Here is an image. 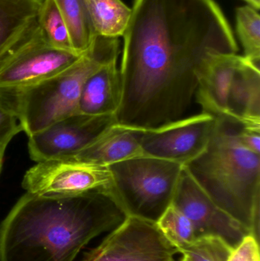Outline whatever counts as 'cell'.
<instances>
[{"instance_id": "obj_1", "label": "cell", "mask_w": 260, "mask_h": 261, "mask_svg": "<svg viewBox=\"0 0 260 261\" xmlns=\"http://www.w3.org/2000/svg\"><path fill=\"white\" fill-rule=\"evenodd\" d=\"M123 37L115 119L128 128H157L192 116L211 57L238 51L213 0H134Z\"/></svg>"}, {"instance_id": "obj_2", "label": "cell", "mask_w": 260, "mask_h": 261, "mask_svg": "<svg viewBox=\"0 0 260 261\" xmlns=\"http://www.w3.org/2000/svg\"><path fill=\"white\" fill-rule=\"evenodd\" d=\"M106 189L68 196L26 193L0 226V261H73L128 218Z\"/></svg>"}, {"instance_id": "obj_3", "label": "cell", "mask_w": 260, "mask_h": 261, "mask_svg": "<svg viewBox=\"0 0 260 261\" xmlns=\"http://www.w3.org/2000/svg\"><path fill=\"white\" fill-rule=\"evenodd\" d=\"M243 125L215 116L204 151L183 167L208 196L259 243L260 154L240 143L238 130Z\"/></svg>"}, {"instance_id": "obj_4", "label": "cell", "mask_w": 260, "mask_h": 261, "mask_svg": "<svg viewBox=\"0 0 260 261\" xmlns=\"http://www.w3.org/2000/svg\"><path fill=\"white\" fill-rule=\"evenodd\" d=\"M120 52L119 38L96 35L89 50L61 73L0 98L15 112L23 132L32 136L79 113V96L86 80L101 67L118 61Z\"/></svg>"}, {"instance_id": "obj_5", "label": "cell", "mask_w": 260, "mask_h": 261, "mask_svg": "<svg viewBox=\"0 0 260 261\" xmlns=\"http://www.w3.org/2000/svg\"><path fill=\"white\" fill-rule=\"evenodd\" d=\"M110 191L127 216L157 223L172 204L183 166L142 156L108 166Z\"/></svg>"}, {"instance_id": "obj_6", "label": "cell", "mask_w": 260, "mask_h": 261, "mask_svg": "<svg viewBox=\"0 0 260 261\" xmlns=\"http://www.w3.org/2000/svg\"><path fill=\"white\" fill-rule=\"evenodd\" d=\"M80 56L49 45L38 25L0 61V96L40 84L74 64Z\"/></svg>"}, {"instance_id": "obj_7", "label": "cell", "mask_w": 260, "mask_h": 261, "mask_svg": "<svg viewBox=\"0 0 260 261\" xmlns=\"http://www.w3.org/2000/svg\"><path fill=\"white\" fill-rule=\"evenodd\" d=\"M177 254L157 224L128 216L82 261H177Z\"/></svg>"}, {"instance_id": "obj_8", "label": "cell", "mask_w": 260, "mask_h": 261, "mask_svg": "<svg viewBox=\"0 0 260 261\" xmlns=\"http://www.w3.org/2000/svg\"><path fill=\"white\" fill-rule=\"evenodd\" d=\"M26 193L46 196L80 194L95 190H109L112 176L109 167L73 160L41 161L23 178Z\"/></svg>"}, {"instance_id": "obj_9", "label": "cell", "mask_w": 260, "mask_h": 261, "mask_svg": "<svg viewBox=\"0 0 260 261\" xmlns=\"http://www.w3.org/2000/svg\"><path fill=\"white\" fill-rule=\"evenodd\" d=\"M214 122V116L201 112L157 128L134 129L145 156L184 166L204 151Z\"/></svg>"}, {"instance_id": "obj_10", "label": "cell", "mask_w": 260, "mask_h": 261, "mask_svg": "<svg viewBox=\"0 0 260 261\" xmlns=\"http://www.w3.org/2000/svg\"><path fill=\"white\" fill-rule=\"evenodd\" d=\"M114 123V115H71L28 137L29 154L37 163L67 159L88 147Z\"/></svg>"}, {"instance_id": "obj_11", "label": "cell", "mask_w": 260, "mask_h": 261, "mask_svg": "<svg viewBox=\"0 0 260 261\" xmlns=\"http://www.w3.org/2000/svg\"><path fill=\"white\" fill-rule=\"evenodd\" d=\"M172 205L192 222L198 238H221L233 249L241 244L249 231L219 208L195 182L183 167L174 193Z\"/></svg>"}, {"instance_id": "obj_12", "label": "cell", "mask_w": 260, "mask_h": 261, "mask_svg": "<svg viewBox=\"0 0 260 261\" xmlns=\"http://www.w3.org/2000/svg\"><path fill=\"white\" fill-rule=\"evenodd\" d=\"M260 64L241 56L229 87L227 118L260 128Z\"/></svg>"}, {"instance_id": "obj_13", "label": "cell", "mask_w": 260, "mask_h": 261, "mask_svg": "<svg viewBox=\"0 0 260 261\" xmlns=\"http://www.w3.org/2000/svg\"><path fill=\"white\" fill-rule=\"evenodd\" d=\"M145 156L137 132L119 124H113L92 144L65 160L108 166L126 160Z\"/></svg>"}, {"instance_id": "obj_14", "label": "cell", "mask_w": 260, "mask_h": 261, "mask_svg": "<svg viewBox=\"0 0 260 261\" xmlns=\"http://www.w3.org/2000/svg\"><path fill=\"white\" fill-rule=\"evenodd\" d=\"M122 96L118 61L96 70L85 81L79 99V113L89 116H115Z\"/></svg>"}, {"instance_id": "obj_15", "label": "cell", "mask_w": 260, "mask_h": 261, "mask_svg": "<svg viewBox=\"0 0 260 261\" xmlns=\"http://www.w3.org/2000/svg\"><path fill=\"white\" fill-rule=\"evenodd\" d=\"M44 0H0V61L38 26Z\"/></svg>"}, {"instance_id": "obj_16", "label": "cell", "mask_w": 260, "mask_h": 261, "mask_svg": "<svg viewBox=\"0 0 260 261\" xmlns=\"http://www.w3.org/2000/svg\"><path fill=\"white\" fill-rule=\"evenodd\" d=\"M96 35L119 38L123 36L131 9L121 0H82Z\"/></svg>"}, {"instance_id": "obj_17", "label": "cell", "mask_w": 260, "mask_h": 261, "mask_svg": "<svg viewBox=\"0 0 260 261\" xmlns=\"http://www.w3.org/2000/svg\"><path fill=\"white\" fill-rule=\"evenodd\" d=\"M53 1L67 24L73 50L77 55H83L89 50L96 36L83 1Z\"/></svg>"}, {"instance_id": "obj_18", "label": "cell", "mask_w": 260, "mask_h": 261, "mask_svg": "<svg viewBox=\"0 0 260 261\" xmlns=\"http://www.w3.org/2000/svg\"><path fill=\"white\" fill-rule=\"evenodd\" d=\"M38 25L49 45L58 50L76 54L72 46L67 24L53 0L43 2L38 16Z\"/></svg>"}, {"instance_id": "obj_19", "label": "cell", "mask_w": 260, "mask_h": 261, "mask_svg": "<svg viewBox=\"0 0 260 261\" xmlns=\"http://www.w3.org/2000/svg\"><path fill=\"white\" fill-rule=\"evenodd\" d=\"M156 224L178 251L198 238L191 221L172 204Z\"/></svg>"}, {"instance_id": "obj_20", "label": "cell", "mask_w": 260, "mask_h": 261, "mask_svg": "<svg viewBox=\"0 0 260 261\" xmlns=\"http://www.w3.org/2000/svg\"><path fill=\"white\" fill-rule=\"evenodd\" d=\"M237 32L247 59L260 64V16L249 6L237 9Z\"/></svg>"}, {"instance_id": "obj_21", "label": "cell", "mask_w": 260, "mask_h": 261, "mask_svg": "<svg viewBox=\"0 0 260 261\" xmlns=\"http://www.w3.org/2000/svg\"><path fill=\"white\" fill-rule=\"evenodd\" d=\"M233 248L221 238L201 236L179 253L186 261H227Z\"/></svg>"}, {"instance_id": "obj_22", "label": "cell", "mask_w": 260, "mask_h": 261, "mask_svg": "<svg viewBox=\"0 0 260 261\" xmlns=\"http://www.w3.org/2000/svg\"><path fill=\"white\" fill-rule=\"evenodd\" d=\"M22 128L15 112L0 98V145H8Z\"/></svg>"}, {"instance_id": "obj_23", "label": "cell", "mask_w": 260, "mask_h": 261, "mask_svg": "<svg viewBox=\"0 0 260 261\" xmlns=\"http://www.w3.org/2000/svg\"><path fill=\"white\" fill-rule=\"evenodd\" d=\"M227 261H260L259 242L248 234L233 249Z\"/></svg>"}, {"instance_id": "obj_24", "label": "cell", "mask_w": 260, "mask_h": 261, "mask_svg": "<svg viewBox=\"0 0 260 261\" xmlns=\"http://www.w3.org/2000/svg\"><path fill=\"white\" fill-rule=\"evenodd\" d=\"M238 138L244 148L260 154V128L243 125L238 130Z\"/></svg>"}, {"instance_id": "obj_25", "label": "cell", "mask_w": 260, "mask_h": 261, "mask_svg": "<svg viewBox=\"0 0 260 261\" xmlns=\"http://www.w3.org/2000/svg\"><path fill=\"white\" fill-rule=\"evenodd\" d=\"M245 1L249 6L253 8L256 10H259L260 9V0H244Z\"/></svg>"}, {"instance_id": "obj_26", "label": "cell", "mask_w": 260, "mask_h": 261, "mask_svg": "<svg viewBox=\"0 0 260 261\" xmlns=\"http://www.w3.org/2000/svg\"><path fill=\"white\" fill-rule=\"evenodd\" d=\"M8 145H0V173H1L2 167H3V158H4L5 152Z\"/></svg>"}, {"instance_id": "obj_27", "label": "cell", "mask_w": 260, "mask_h": 261, "mask_svg": "<svg viewBox=\"0 0 260 261\" xmlns=\"http://www.w3.org/2000/svg\"><path fill=\"white\" fill-rule=\"evenodd\" d=\"M180 261H186V260H184V259H183V258H182V260H180Z\"/></svg>"}]
</instances>
